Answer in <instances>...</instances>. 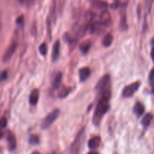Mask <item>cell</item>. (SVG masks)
I'll return each mask as SVG.
<instances>
[{
	"instance_id": "1",
	"label": "cell",
	"mask_w": 154,
	"mask_h": 154,
	"mask_svg": "<svg viewBox=\"0 0 154 154\" xmlns=\"http://www.w3.org/2000/svg\"><path fill=\"white\" fill-rule=\"evenodd\" d=\"M111 93L109 89L104 90L102 91V96L96 105L94 114L93 117V122L94 125L98 126L100 123L102 117L108 112L110 108V99H111Z\"/></svg>"
},
{
	"instance_id": "2",
	"label": "cell",
	"mask_w": 154,
	"mask_h": 154,
	"mask_svg": "<svg viewBox=\"0 0 154 154\" xmlns=\"http://www.w3.org/2000/svg\"><path fill=\"white\" fill-rule=\"evenodd\" d=\"M59 115H60V111L58 109H55L54 111H51L48 116L45 118L42 123V128L44 129H46L49 128L54 122L57 120L58 118Z\"/></svg>"
},
{
	"instance_id": "3",
	"label": "cell",
	"mask_w": 154,
	"mask_h": 154,
	"mask_svg": "<svg viewBox=\"0 0 154 154\" xmlns=\"http://www.w3.org/2000/svg\"><path fill=\"white\" fill-rule=\"evenodd\" d=\"M84 129H82V130L79 132V134H78V135L77 136L75 141H74V142L72 143V145H71L68 154H78L80 151V149H81V141H82L83 135H84Z\"/></svg>"
},
{
	"instance_id": "4",
	"label": "cell",
	"mask_w": 154,
	"mask_h": 154,
	"mask_svg": "<svg viewBox=\"0 0 154 154\" xmlns=\"http://www.w3.org/2000/svg\"><path fill=\"white\" fill-rule=\"evenodd\" d=\"M140 85H141V83L139 81H137V82L133 83V84H131L129 85L126 86L123 90V96L125 98H129L131 96H133L135 93L139 89Z\"/></svg>"
},
{
	"instance_id": "5",
	"label": "cell",
	"mask_w": 154,
	"mask_h": 154,
	"mask_svg": "<svg viewBox=\"0 0 154 154\" xmlns=\"http://www.w3.org/2000/svg\"><path fill=\"white\" fill-rule=\"evenodd\" d=\"M17 47V43L14 42V43H12L11 45L8 48V49L6 50L4 55H3L2 57V61L4 62V63H7V62H8L9 60L11 59V57H13L15 51H16Z\"/></svg>"
},
{
	"instance_id": "6",
	"label": "cell",
	"mask_w": 154,
	"mask_h": 154,
	"mask_svg": "<svg viewBox=\"0 0 154 154\" xmlns=\"http://www.w3.org/2000/svg\"><path fill=\"white\" fill-rule=\"evenodd\" d=\"M110 82V75H105L99 80L98 82L97 85L96 86V90H99V91H103L105 89V87L108 85Z\"/></svg>"
},
{
	"instance_id": "7",
	"label": "cell",
	"mask_w": 154,
	"mask_h": 154,
	"mask_svg": "<svg viewBox=\"0 0 154 154\" xmlns=\"http://www.w3.org/2000/svg\"><path fill=\"white\" fill-rule=\"evenodd\" d=\"M7 140H8V147L10 150H14L16 148L17 145V141H16V138H15L14 135L12 132H9L8 133L7 136Z\"/></svg>"
},
{
	"instance_id": "8",
	"label": "cell",
	"mask_w": 154,
	"mask_h": 154,
	"mask_svg": "<svg viewBox=\"0 0 154 154\" xmlns=\"http://www.w3.org/2000/svg\"><path fill=\"white\" fill-rule=\"evenodd\" d=\"M100 21L103 25L108 26L111 23V15L108 11H103L100 14Z\"/></svg>"
},
{
	"instance_id": "9",
	"label": "cell",
	"mask_w": 154,
	"mask_h": 154,
	"mask_svg": "<svg viewBox=\"0 0 154 154\" xmlns=\"http://www.w3.org/2000/svg\"><path fill=\"white\" fill-rule=\"evenodd\" d=\"M101 144V138L99 136H96L93 137V138L89 141L88 142V147L89 148L91 149V150H95V149H97L99 147Z\"/></svg>"
},
{
	"instance_id": "10",
	"label": "cell",
	"mask_w": 154,
	"mask_h": 154,
	"mask_svg": "<svg viewBox=\"0 0 154 154\" xmlns=\"http://www.w3.org/2000/svg\"><path fill=\"white\" fill-rule=\"evenodd\" d=\"M90 75V69L87 67H84L79 70V78L81 81H85Z\"/></svg>"
},
{
	"instance_id": "11",
	"label": "cell",
	"mask_w": 154,
	"mask_h": 154,
	"mask_svg": "<svg viewBox=\"0 0 154 154\" xmlns=\"http://www.w3.org/2000/svg\"><path fill=\"white\" fill-rule=\"evenodd\" d=\"M39 99V90L38 89H34L31 92L29 96V103L32 105H35L38 103Z\"/></svg>"
},
{
	"instance_id": "12",
	"label": "cell",
	"mask_w": 154,
	"mask_h": 154,
	"mask_svg": "<svg viewBox=\"0 0 154 154\" xmlns=\"http://www.w3.org/2000/svg\"><path fill=\"white\" fill-rule=\"evenodd\" d=\"M89 1L96 8L104 9L108 7V3L102 0H89Z\"/></svg>"
},
{
	"instance_id": "13",
	"label": "cell",
	"mask_w": 154,
	"mask_h": 154,
	"mask_svg": "<svg viewBox=\"0 0 154 154\" xmlns=\"http://www.w3.org/2000/svg\"><path fill=\"white\" fill-rule=\"evenodd\" d=\"M60 43L59 41L54 43V48H53V51H52V60L53 61H56L57 60L59 57V54H60Z\"/></svg>"
},
{
	"instance_id": "14",
	"label": "cell",
	"mask_w": 154,
	"mask_h": 154,
	"mask_svg": "<svg viewBox=\"0 0 154 154\" xmlns=\"http://www.w3.org/2000/svg\"><path fill=\"white\" fill-rule=\"evenodd\" d=\"M144 106L141 102H137L134 106V113L137 115V117H141L144 112Z\"/></svg>"
},
{
	"instance_id": "15",
	"label": "cell",
	"mask_w": 154,
	"mask_h": 154,
	"mask_svg": "<svg viewBox=\"0 0 154 154\" xmlns=\"http://www.w3.org/2000/svg\"><path fill=\"white\" fill-rule=\"evenodd\" d=\"M62 78H63V75H62L61 72H58L56 75L54 82H53V87H54V90H57L60 87V84L62 82Z\"/></svg>"
},
{
	"instance_id": "16",
	"label": "cell",
	"mask_w": 154,
	"mask_h": 154,
	"mask_svg": "<svg viewBox=\"0 0 154 154\" xmlns=\"http://www.w3.org/2000/svg\"><path fill=\"white\" fill-rule=\"evenodd\" d=\"M90 47H91V42L89 40H87L81 44V45H80V50H81V51L83 54H85L90 51Z\"/></svg>"
},
{
	"instance_id": "17",
	"label": "cell",
	"mask_w": 154,
	"mask_h": 154,
	"mask_svg": "<svg viewBox=\"0 0 154 154\" xmlns=\"http://www.w3.org/2000/svg\"><path fill=\"white\" fill-rule=\"evenodd\" d=\"M152 119H153V116H152L151 114H147L144 117V118L141 120V123H142L143 126L144 127H147L150 124L152 121Z\"/></svg>"
},
{
	"instance_id": "18",
	"label": "cell",
	"mask_w": 154,
	"mask_h": 154,
	"mask_svg": "<svg viewBox=\"0 0 154 154\" xmlns=\"http://www.w3.org/2000/svg\"><path fill=\"white\" fill-rule=\"evenodd\" d=\"M112 42H113L112 35L110 34V33H108V34L104 37L102 44H103V45L105 47H109L110 45L112 44Z\"/></svg>"
},
{
	"instance_id": "19",
	"label": "cell",
	"mask_w": 154,
	"mask_h": 154,
	"mask_svg": "<svg viewBox=\"0 0 154 154\" xmlns=\"http://www.w3.org/2000/svg\"><path fill=\"white\" fill-rule=\"evenodd\" d=\"M70 91L71 89L69 88V87H64L63 89H61V90H60V92H59V98H60V99H64V98L67 97L68 95L70 93Z\"/></svg>"
},
{
	"instance_id": "20",
	"label": "cell",
	"mask_w": 154,
	"mask_h": 154,
	"mask_svg": "<svg viewBox=\"0 0 154 154\" xmlns=\"http://www.w3.org/2000/svg\"><path fill=\"white\" fill-rule=\"evenodd\" d=\"M103 26H105V25L102 23H95L91 27V32L92 33H97L99 32L102 31V29Z\"/></svg>"
},
{
	"instance_id": "21",
	"label": "cell",
	"mask_w": 154,
	"mask_h": 154,
	"mask_svg": "<svg viewBox=\"0 0 154 154\" xmlns=\"http://www.w3.org/2000/svg\"><path fill=\"white\" fill-rule=\"evenodd\" d=\"M120 26L122 30H126L128 29L127 22H126V15H123L120 20Z\"/></svg>"
},
{
	"instance_id": "22",
	"label": "cell",
	"mask_w": 154,
	"mask_h": 154,
	"mask_svg": "<svg viewBox=\"0 0 154 154\" xmlns=\"http://www.w3.org/2000/svg\"><path fill=\"white\" fill-rule=\"evenodd\" d=\"M39 51H40V54L42 56L46 55L47 52H48V48H47L46 44L43 43L40 45V47H39Z\"/></svg>"
},
{
	"instance_id": "23",
	"label": "cell",
	"mask_w": 154,
	"mask_h": 154,
	"mask_svg": "<svg viewBox=\"0 0 154 154\" xmlns=\"http://www.w3.org/2000/svg\"><path fill=\"white\" fill-rule=\"evenodd\" d=\"M29 143L31 144H37L39 143V138L37 135H31L29 138Z\"/></svg>"
},
{
	"instance_id": "24",
	"label": "cell",
	"mask_w": 154,
	"mask_h": 154,
	"mask_svg": "<svg viewBox=\"0 0 154 154\" xmlns=\"http://www.w3.org/2000/svg\"><path fill=\"white\" fill-rule=\"evenodd\" d=\"M8 78V72L6 70L3 71L1 74H0V81H4L7 79Z\"/></svg>"
},
{
	"instance_id": "25",
	"label": "cell",
	"mask_w": 154,
	"mask_h": 154,
	"mask_svg": "<svg viewBox=\"0 0 154 154\" xmlns=\"http://www.w3.org/2000/svg\"><path fill=\"white\" fill-rule=\"evenodd\" d=\"M149 81L152 86L154 85V68L152 69L150 75H149Z\"/></svg>"
},
{
	"instance_id": "26",
	"label": "cell",
	"mask_w": 154,
	"mask_h": 154,
	"mask_svg": "<svg viewBox=\"0 0 154 154\" xmlns=\"http://www.w3.org/2000/svg\"><path fill=\"white\" fill-rule=\"evenodd\" d=\"M7 126V120L5 117H2L0 119V127L1 128H5Z\"/></svg>"
},
{
	"instance_id": "27",
	"label": "cell",
	"mask_w": 154,
	"mask_h": 154,
	"mask_svg": "<svg viewBox=\"0 0 154 154\" xmlns=\"http://www.w3.org/2000/svg\"><path fill=\"white\" fill-rule=\"evenodd\" d=\"M19 1L22 3H26V4L30 5L33 4V2H34L35 0H19Z\"/></svg>"
},
{
	"instance_id": "28",
	"label": "cell",
	"mask_w": 154,
	"mask_h": 154,
	"mask_svg": "<svg viewBox=\"0 0 154 154\" xmlns=\"http://www.w3.org/2000/svg\"><path fill=\"white\" fill-rule=\"evenodd\" d=\"M150 55H151L152 60H153V61H154V48H153V49H152L151 54H150Z\"/></svg>"
},
{
	"instance_id": "29",
	"label": "cell",
	"mask_w": 154,
	"mask_h": 154,
	"mask_svg": "<svg viewBox=\"0 0 154 154\" xmlns=\"http://www.w3.org/2000/svg\"><path fill=\"white\" fill-rule=\"evenodd\" d=\"M87 154H99L98 152H96V151H91L90 152V153H88Z\"/></svg>"
},
{
	"instance_id": "30",
	"label": "cell",
	"mask_w": 154,
	"mask_h": 154,
	"mask_svg": "<svg viewBox=\"0 0 154 154\" xmlns=\"http://www.w3.org/2000/svg\"><path fill=\"white\" fill-rule=\"evenodd\" d=\"M151 45H152V46H153V48H154V38L152 39V41H151Z\"/></svg>"
},
{
	"instance_id": "31",
	"label": "cell",
	"mask_w": 154,
	"mask_h": 154,
	"mask_svg": "<svg viewBox=\"0 0 154 154\" xmlns=\"http://www.w3.org/2000/svg\"><path fill=\"white\" fill-rule=\"evenodd\" d=\"M2 136H3V133H2V131L0 130V138H2Z\"/></svg>"
},
{
	"instance_id": "32",
	"label": "cell",
	"mask_w": 154,
	"mask_h": 154,
	"mask_svg": "<svg viewBox=\"0 0 154 154\" xmlns=\"http://www.w3.org/2000/svg\"><path fill=\"white\" fill-rule=\"evenodd\" d=\"M32 154H40V153H38V152H37V151H35V152H33Z\"/></svg>"
},
{
	"instance_id": "33",
	"label": "cell",
	"mask_w": 154,
	"mask_h": 154,
	"mask_svg": "<svg viewBox=\"0 0 154 154\" xmlns=\"http://www.w3.org/2000/svg\"><path fill=\"white\" fill-rule=\"evenodd\" d=\"M152 93H153V95H154V85H153V89H152Z\"/></svg>"
}]
</instances>
